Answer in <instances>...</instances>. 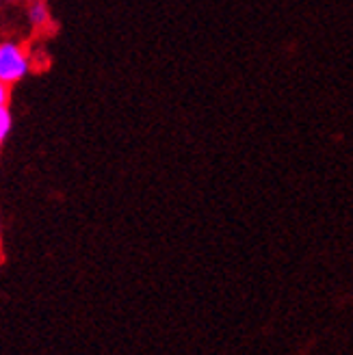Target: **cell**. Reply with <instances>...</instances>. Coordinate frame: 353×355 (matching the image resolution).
<instances>
[{
  "label": "cell",
  "mask_w": 353,
  "mask_h": 355,
  "mask_svg": "<svg viewBox=\"0 0 353 355\" xmlns=\"http://www.w3.org/2000/svg\"><path fill=\"white\" fill-rule=\"evenodd\" d=\"M11 111L9 106H0V146L5 144V139L9 137L11 132Z\"/></svg>",
  "instance_id": "3957f363"
},
{
  "label": "cell",
  "mask_w": 353,
  "mask_h": 355,
  "mask_svg": "<svg viewBox=\"0 0 353 355\" xmlns=\"http://www.w3.org/2000/svg\"><path fill=\"white\" fill-rule=\"evenodd\" d=\"M9 98H11V87L0 83V106H9Z\"/></svg>",
  "instance_id": "277c9868"
},
{
  "label": "cell",
  "mask_w": 353,
  "mask_h": 355,
  "mask_svg": "<svg viewBox=\"0 0 353 355\" xmlns=\"http://www.w3.org/2000/svg\"><path fill=\"white\" fill-rule=\"evenodd\" d=\"M7 3H28V0H7Z\"/></svg>",
  "instance_id": "5b68a950"
},
{
  "label": "cell",
  "mask_w": 353,
  "mask_h": 355,
  "mask_svg": "<svg viewBox=\"0 0 353 355\" xmlns=\"http://www.w3.org/2000/svg\"><path fill=\"white\" fill-rule=\"evenodd\" d=\"M26 20L35 31H44L50 26L52 15H50V7L46 0H28L26 3Z\"/></svg>",
  "instance_id": "7a4b0ae2"
},
{
  "label": "cell",
  "mask_w": 353,
  "mask_h": 355,
  "mask_svg": "<svg viewBox=\"0 0 353 355\" xmlns=\"http://www.w3.org/2000/svg\"><path fill=\"white\" fill-rule=\"evenodd\" d=\"M31 72L28 50L11 40L0 42V83L9 87L24 80Z\"/></svg>",
  "instance_id": "6da1fadb"
}]
</instances>
